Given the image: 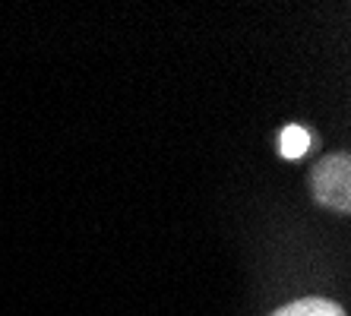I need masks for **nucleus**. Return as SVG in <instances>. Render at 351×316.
<instances>
[{"label":"nucleus","instance_id":"obj_1","mask_svg":"<svg viewBox=\"0 0 351 316\" xmlns=\"http://www.w3.org/2000/svg\"><path fill=\"white\" fill-rule=\"evenodd\" d=\"M311 186L323 206L335 212H348L351 206V162L348 155H326L323 162L313 168Z\"/></svg>","mask_w":351,"mask_h":316},{"label":"nucleus","instance_id":"obj_2","mask_svg":"<svg viewBox=\"0 0 351 316\" xmlns=\"http://www.w3.org/2000/svg\"><path fill=\"white\" fill-rule=\"evenodd\" d=\"M272 316H345L339 304L332 300H323V297H304V300H294L288 307L276 310Z\"/></svg>","mask_w":351,"mask_h":316},{"label":"nucleus","instance_id":"obj_3","mask_svg":"<svg viewBox=\"0 0 351 316\" xmlns=\"http://www.w3.org/2000/svg\"><path fill=\"white\" fill-rule=\"evenodd\" d=\"M313 146L311 133L304 130V127H298V123H291V127H285V130L278 133V152L285 155V158H301V155H307V149Z\"/></svg>","mask_w":351,"mask_h":316}]
</instances>
